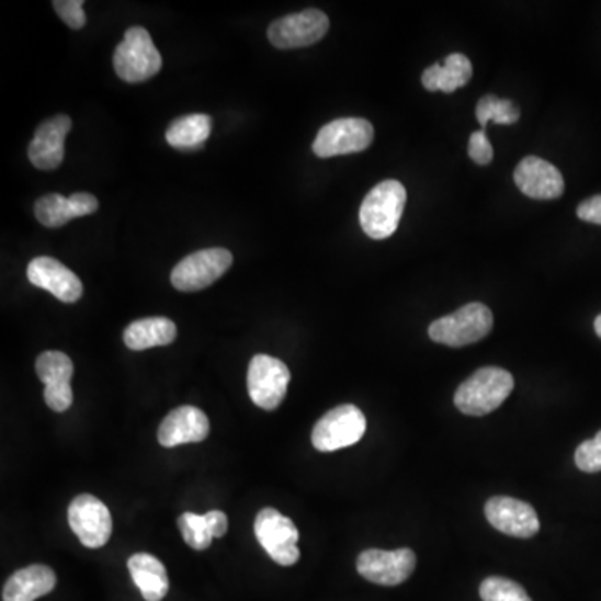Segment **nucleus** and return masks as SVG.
<instances>
[{"label":"nucleus","instance_id":"473e14b6","mask_svg":"<svg viewBox=\"0 0 601 601\" xmlns=\"http://www.w3.org/2000/svg\"><path fill=\"white\" fill-rule=\"evenodd\" d=\"M207 523H209L211 533H213L214 538H220V536L226 535L228 532V517L226 513L219 510L207 511L206 514Z\"/></svg>","mask_w":601,"mask_h":601},{"label":"nucleus","instance_id":"1a4fd4ad","mask_svg":"<svg viewBox=\"0 0 601 601\" xmlns=\"http://www.w3.org/2000/svg\"><path fill=\"white\" fill-rule=\"evenodd\" d=\"M286 364L268 354H256L249 363L248 392L252 402L267 411L280 408L290 386Z\"/></svg>","mask_w":601,"mask_h":601},{"label":"nucleus","instance_id":"f8f14e48","mask_svg":"<svg viewBox=\"0 0 601 601\" xmlns=\"http://www.w3.org/2000/svg\"><path fill=\"white\" fill-rule=\"evenodd\" d=\"M69 524L88 548H102L112 535L111 511L92 495L73 498L69 507Z\"/></svg>","mask_w":601,"mask_h":601},{"label":"nucleus","instance_id":"c85d7f7f","mask_svg":"<svg viewBox=\"0 0 601 601\" xmlns=\"http://www.w3.org/2000/svg\"><path fill=\"white\" fill-rule=\"evenodd\" d=\"M59 18L69 25L70 29H82L86 25L84 2L82 0H56L53 2Z\"/></svg>","mask_w":601,"mask_h":601},{"label":"nucleus","instance_id":"393cba45","mask_svg":"<svg viewBox=\"0 0 601 601\" xmlns=\"http://www.w3.org/2000/svg\"><path fill=\"white\" fill-rule=\"evenodd\" d=\"M35 217L46 228H60L76 217L69 197L60 194H47L35 203Z\"/></svg>","mask_w":601,"mask_h":601},{"label":"nucleus","instance_id":"f3484780","mask_svg":"<svg viewBox=\"0 0 601 601\" xmlns=\"http://www.w3.org/2000/svg\"><path fill=\"white\" fill-rule=\"evenodd\" d=\"M209 428V420L203 409L196 408V406H181V408L172 409L162 420L158 440L165 447L200 443V441L206 440Z\"/></svg>","mask_w":601,"mask_h":601},{"label":"nucleus","instance_id":"5701e85b","mask_svg":"<svg viewBox=\"0 0 601 601\" xmlns=\"http://www.w3.org/2000/svg\"><path fill=\"white\" fill-rule=\"evenodd\" d=\"M211 117L206 114H190L179 117L166 131L169 146L181 150L201 149L211 136Z\"/></svg>","mask_w":601,"mask_h":601},{"label":"nucleus","instance_id":"f03ea898","mask_svg":"<svg viewBox=\"0 0 601 601\" xmlns=\"http://www.w3.org/2000/svg\"><path fill=\"white\" fill-rule=\"evenodd\" d=\"M406 206L405 185L399 181H383L364 197L360 223L371 239H386L395 235Z\"/></svg>","mask_w":601,"mask_h":601},{"label":"nucleus","instance_id":"b1692460","mask_svg":"<svg viewBox=\"0 0 601 601\" xmlns=\"http://www.w3.org/2000/svg\"><path fill=\"white\" fill-rule=\"evenodd\" d=\"M476 120L481 124L483 131H486V126L490 123L510 126L520 120V109L510 99L485 95L476 105Z\"/></svg>","mask_w":601,"mask_h":601},{"label":"nucleus","instance_id":"4be33fe9","mask_svg":"<svg viewBox=\"0 0 601 601\" xmlns=\"http://www.w3.org/2000/svg\"><path fill=\"white\" fill-rule=\"evenodd\" d=\"M178 328L168 318H146L131 322L124 331V343L129 350L144 351L149 348L168 347L175 340Z\"/></svg>","mask_w":601,"mask_h":601},{"label":"nucleus","instance_id":"6ab92c4d","mask_svg":"<svg viewBox=\"0 0 601 601\" xmlns=\"http://www.w3.org/2000/svg\"><path fill=\"white\" fill-rule=\"evenodd\" d=\"M57 578L53 568L46 565H31L15 571L2 590L4 601H35L50 593L56 587Z\"/></svg>","mask_w":601,"mask_h":601},{"label":"nucleus","instance_id":"bb28decb","mask_svg":"<svg viewBox=\"0 0 601 601\" xmlns=\"http://www.w3.org/2000/svg\"><path fill=\"white\" fill-rule=\"evenodd\" d=\"M483 601H533L517 581L503 577H490L479 587Z\"/></svg>","mask_w":601,"mask_h":601},{"label":"nucleus","instance_id":"9d476101","mask_svg":"<svg viewBox=\"0 0 601 601\" xmlns=\"http://www.w3.org/2000/svg\"><path fill=\"white\" fill-rule=\"evenodd\" d=\"M328 29V15L318 9H308L274 21L270 25L268 37L277 49H297L321 41Z\"/></svg>","mask_w":601,"mask_h":601},{"label":"nucleus","instance_id":"39448f33","mask_svg":"<svg viewBox=\"0 0 601 601\" xmlns=\"http://www.w3.org/2000/svg\"><path fill=\"white\" fill-rule=\"evenodd\" d=\"M366 433V418L354 405H341L326 412L313 428V446L322 453L353 446Z\"/></svg>","mask_w":601,"mask_h":601},{"label":"nucleus","instance_id":"6e6552de","mask_svg":"<svg viewBox=\"0 0 601 601\" xmlns=\"http://www.w3.org/2000/svg\"><path fill=\"white\" fill-rule=\"evenodd\" d=\"M233 254L228 249H203L182 259L172 270V286L182 293H194L216 283L231 268Z\"/></svg>","mask_w":601,"mask_h":601},{"label":"nucleus","instance_id":"7c9ffc66","mask_svg":"<svg viewBox=\"0 0 601 601\" xmlns=\"http://www.w3.org/2000/svg\"><path fill=\"white\" fill-rule=\"evenodd\" d=\"M69 201L72 204L76 217L89 216V214L95 213L99 207L98 200L89 193L72 194V196H69Z\"/></svg>","mask_w":601,"mask_h":601},{"label":"nucleus","instance_id":"20e7f679","mask_svg":"<svg viewBox=\"0 0 601 601\" xmlns=\"http://www.w3.org/2000/svg\"><path fill=\"white\" fill-rule=\"evenodd\" d=\"M162 59L149 32L144 27H131L124 34L123 43L114 53V69L123 81H149L161 70Z\"/></svg>","mask_w":601,"mask_h":601},{"label":"nucleus","instance_id":"cd10ccee","mask_svg":"<svg viewBox=\"0 0 601 601\" xmlns=\"http://www.w3.org/2000/svg\"><path fill=\"white\" fill-rule=\"evenodd\" d=\"M575 463L585 473L601 472V431L575 451Z\"/></svg>","mask_w":601,"mask_h":601},{"label":"nucleus","instance_id":"c756f323","mask_svg":"<svg viewBox=\"0 0 601 601\" xmlns=\"http://www.w3.org/2000/svg\"><path fill=\"white\" fill-rule=\"evenodd\" d=\"M469 158L478 166H488L494 161V146L486 137L485 131H476L469 137L468 144Z\"/></svg>","mask_w":601,"mask_h":601},{"label":"nucleus","instance_id":"7ed1b4c3","mask_svg":"<svg viewBox=\"0 0 601 601\" xmlns=\"http://www.w3.org/2000/svg\"><path fill=\"white\" fill-rule=\"evenodd\" d=\"M494 315L483 303H469L453 315L431 322L430 338L434 343L450 348H463L478 343L490 334Z\"/></svg>","mask_w":601,"mask_h":601},{"label":"nucleus","instance_id":"72a5a7b5","mask_svg":"<svg viewBox=\"0 0 601 601\" xmlns=\"http://www.w3.org/2000/svg\"><path fill=\"white\" fill-rule=\"evenodd\" d=\"M594 331H597V334L600 336L601 340V315L598 316L597 319H594Z\"/></svg>","mask_w":601,"mask_h":601},{"label":"nucleus","instance_id":"2f4dec72","mask_svg":"<svg viewBox=\"0 0 601 601\" xmlns=\"http://www.w3.org/2000/svg\"><path fill=\"white\" fill-rule=\"evenodd\" d=\"M577 216L585 223L600 224L601 226V194L583 201L578 206Z\"/></svg>","mask_w":601,"mask_h":601},{"label":"nucleus","instance_id":"0eeeda50","mask_svg":"<svg viewBox=\"0 0 601 601\" xmlns=\"http://www.w3.org/2000/svg\"><path fill=\"white\" fill-rule=\"evenodd\" d=\"M374 139L373 124L360 117H343L321 127L313 150L318 158L356 155L371 146Z\"/></svg>","mask_w":601,"mask_h":601},{"label":"nucleus","instance_id":"f257e3e1","mask_svg":"<svg viewBox=\"0 0 601 601\" xmlns=\"http://www.w3.org/2000/svg\"><path fill=\"white\" fill-rule=\"evenodd\" d=\"M513 388V376L503 367H479L456 389L455 406L468 417H485L500 408Z\"/></svg>","mask_w":601,"mask_h":601},{"label":"nucleus","instance_id":"ddd939ff","mask_svg":"<svg viewBox=\"0 0 601 601\" xmlns=\"http://www.w3.org/2000/svg\"><path fill=\"white\" fill-rule=\"evenodd\" d=\"M35 371L41 382L46 385L44 389L46 405L56 412L67 411L73 401V393L70 388L73 364L70 358L60 351H46L35 361Z\"/></svg>","mask_w":601,"mask_h":601},{"label":"nucleus","instance_id":"a211bd4d","mask_svg":"<svg viewBox=\"0 0 601 601\" xmlns=\"http://www.w3.org/2000/svg\"><path fill=\"white\" fill-rule=\"evenodd\" d=\"M70 127H72V121L64 114L41 124L29 146V159L34 168L53 171L63 165L64 143Z\"/></svg>","mask_w":601,"mask_h":601},{"label":"nucleus","instance_id":"4468645a","mask_svg":"<svg viewBox=\"0 0 601 601\" xmlns=\"http://www.w3.org/2000/svg\"><path fill=\"white\" fill-rule=\"evenodd\" d=\"M486 520L498 532L514 538H532L540 532L535 508L510 497H495L485 507Z\"/></svg>","mask_w":601,"mask_h":601},{"label":"nucleus","instance_id":"9b49d317","mask_svg":"<svg viewBox=\"0 0 601 601\" xmlns=\"http://www.w3.org/2000/svg\"><path fill=\"white\" fill-rule=\"evenodd\" d=\"M358 574L371 583L398 587L405 583L417 568V555L409 548L395 552L366 549L358 556Z\"/></svg>","mask_w":601,"mask_h":601},{"label":"nucleus","instance_id":"423d86ee","mask_svg":"<svg viewBox=\"0 0 601 601\" xmlns=\"http://www.w3.org/2000/svg\"><path fill=\"white\" fill-rule=\"evenodd\" d=\"M254 533L262 548L281 567H293L299 559V532L296 524L274 508L259 511L254 521Z\"/></svg>","mask_w":601,"mask_h":601},{"label":"nucleus","instance_id":"aec40b11","mask_svg":"<svg viewBox=\"0 0 601 601\" xmlns=\"http://www.w3.org/2000/svg\"><path fill=\"white\" fill-rule=\"evenodd\" d=\"M131 578L146 601H161L169 591L168 571L156 556L136 553L127 562Z\"/></svg>","mask_w":601,"mask_h":601},{"label":"nucleus","instance_id":"a878e982","mask_svg":"<svg viewBox=\"0 0 601 601\" xmlns=\"http://www.w3.org/2000/svg\"><path fill=\"white\" fill-rule=\"evenodd\" d=\"M179 530L182 538L188 545L197 552L207 549L213 543V533H211L209 523L204 514L184 513L179 517Z\"/></svg>","mask_w":601,"mask_h":601},{"label":"nucleus","instance_id":"412c9836","mask_svg":"<svg viewBox=\"0 0 601 601\" xmlns=\"http://www.w3.org/2000/svg\"><path fill=\"white\" fill-rule=\"evenodd\" d=\"M473 76V66L463 54H451L443 64H433L424 70L421 82L431 92H455L468 84Z\"/></svg>","mask_w":601,"mask_h":601},{"label":"nucleus","instance_id":"2eb2a0df","mask_svg":"<svg viewBox=\"0 0 601 601\" xmlns=\"http://www.w3.org/2000/svg\"><path fill=\"white\" fill-rule=\"evenodd\" d=\"M514 182L532 200H558L565 191L562 172L545 159L529 156L514 169Z\"/></svg>","mask_w":601,"mask_h":601},{"label":"nucleus","instance_id":"dca6fc26","mask_svg":"<svg viewBox=\"0 0 601 601\" xmlns=\"http://www.w3.org/2000/svg\"><path fill=\"white\" fill-rule=\"evenodd\" d=\"M27 277L35 287L49 291L63 303H76L82 296V283L63 262L54 258H35L29 262Z\"/></svg>","mask_w":601,"mask_h":601}]
</instances>
